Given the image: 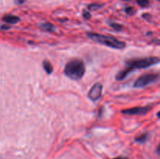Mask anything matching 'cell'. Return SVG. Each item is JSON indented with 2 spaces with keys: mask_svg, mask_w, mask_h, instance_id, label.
Instances as JSON below:
<instances>
[{
  "mask_svg": "<svg viewBox=\"0 0 160 159\" xmlns=\"http://www.w3.org/2000/svg\"><path fill=\"white\" fill-rule=\"evenodd\" d=\"M157 116L159 117V118H160V112H158V113H157Z\"/></svg>",
  "mask_w": 160,
  "mask_h": 159,
  "instance_id": "21",
  "label": "cell"
},
{
  "mask_svg": "<svg viewBox=\"0 0 160 159\" xmlns=\"http://www.w3.org/2000/svg\"><path fill=\"white\" fill-rule=\"evenodd\" d=\"M86 35L88 38L97 42V43L110 47V48H116V49H123L126 47L125 42L121 41L115 38V37H109V36L92 32L86 33Z\"/></svg>",
  "mask_w": 160,
  "mask_h": 159,
  "instance_id": "2",
  "label": "cell"
},
{
  "mask_svg": "<svg viewBox=\"0 0 160 159\" xmlns=\"http://www.w3.org/2000/svg\"><path fill=\"white\" fill-rule=\"evenodd\" d=\"M156 151H157L158 154H160V143L159 144V146L157 147V150H156Z\"/></svg>",
  "mask_w": 160,
  "mask_h": 159,
  "instance_id": "18",
  "label": "cell"
},
{
  "mask_svg": "<svg viewBox=\"0 0 160 159\" xmlns=\"http://www.w3.org/2000/svg\"><path fill=\"white\" fill-rule=\"evenodd\" d=\"M148 134L144 133V134H142L141 136H139V137H136L135 140L137 142H138V143H144V142H145L147 140H148Z\"/></svg>",
  "mask_w": 160,
  "mask_h": 159,
  "instance_id": "10",
  "label": "cell"
},
{
  "mask_svg": "<svg viewBox=\"0 0 160 159\" xmlns=\"http://www.w3.org/2000/svg\"><path fill=\"white\" fill-rule=\"evenodd\" d=\"M137 2L142 7H147V6H149L148 0H137Z\"/></svg>",
  "mask_w": 160,
  "mask_h": 159,
  "instance_id": "11",
  "label": "cell"
},
{
  "mask_svg": "<svg viewBox=\"0 0 160 159\" xmlns=\"http://www.w3.org/2000/svg\"><path fill=\"white\" fill-rule=\"evenodd\" d=\"M159 58L154 57V56L146 58H141V59H134L127 61L126 67L127 69H128V70L131 72L134 70L148 68V67L152 66V65L159 63Z\"/></svg>",
  "mask_w": 160,
  "mask_h": 159,
  "instance_id": "3",
  "label": "cell"
},
{
  "mask_svg": "<svg viewBox=\"0 0 160 159\" xmlns=\"http://www.w3.org/2000/svg\"><path fill=\"white\" fill-rule=\"evenodd\" d=\"M115 159H128V158H126V157H117V158H115Z\"/></svg>",
  "mask_w": 160,
  "mask_h": 159,
  "instance_id": "20",
  "label": "cell"
},
{
  "mask_svg": "<svg viewBox=\"0 0 160 159\" xmlns=\"http://www.w3.org/2000/svg\"><path fill=\"white\" fill-rule=\"evenodd\" d=\"M152 42L153 43L156 44V45H160V40H154V41H152Z\"/></svg>",
  "mask_w": 160,
  "mask_h": 159,
  "instance_id": "17",
  "label": "cell"
},
{
  "mask_svg": "<svg viewBox=\"0 0 160 159\" xmlns=\"http://www.w3.org/2000/svg\"><path fill=\"white\" fill-rule=\"evenodd\" d=\"M125 11H126L127 13L130 14V15H132V14H134V8L132 7H127L126 9H125Z\"/></svg>",
  "mask_w": 160,
  "mask_h": 159,
  "instance_id": "14",
  "label": "cell"
},
{
  "mask_svg": "<svg viewBox=\"0 0 160 159\" xmlns=\"http://www.w3.org/2000/svg\"><path fill=\"white\" fill-rule=\"evenodd\" d=\"M64 73L70 79L78 80L81 79L85 73V65L81 59H72L66 64Z\"/></svg>",
  "mask_w": 160,
  "mask_h": 159,
  "instance_id": "1",
  "label": "cell"
},
{
  "mask_svg": "<svg viewBox=\"0 0 160 159\" xmlns=\"http://www.w3.org/2000/svg\"><path fill=\"white\" fill-rule=\"evenodd\" d=\"M102 6L101 5H98V4H91L90 6H88V9H92V10H96V9H99L101 8Z\"/></svg>",
  "mask_w": 160,
  "mask_h": 159,
  "instance_id": "13",
  "label": "cell"
},
{
  "mask_svg": "<svg viewBox=\"0 0 160 159\" xmlns=\"http://www.w3.org/2000/svg\"><path fill=\"white\" fill-rule=\"evenodd\" d=\"M158 78H159V74L157 73H145L138 78L137 80L134 82V87L137 88L144 87L148 84L154 83Z\"/></svg>",
  "mask_w": 160,
  "mask_h": 159,
  "instance_id": "4",
  "label": "cell"
},
{
  "mask_svg": "<svg viewBox=\"0 0 160 159\" xmlns=\"http://www.w3.org/2000/svg\"><path fill=\"white\" fill-rule=\"evenodd\" d=\"M2 29H9V26H2Z\"/></svg>",
  "mask_w": 160,
  "mask_h": 159,
  "instance_id": "19",
  "label": "cell"
},
{
  "mask_svg": "<svg viewBox=\"0 0 160 159\" xmlns=\"http://www.w3.org/2000/svg\"><path fill=\"white\" fill-rule=\"evenodd\" d=\"M109 26H111L112 28H113L114 30H116V31H120V30L122 29V25L119 24V23H109Z\"/></svg>",
  "mask_w": 160,
  "mask_h": 159,
  "instance_id": "12",
  "label": "cell"
},
{
  "mask_svg": "<svg viewBox=\"0 0 160 159\" xmlns=\"http://www.w3.org/2000/svg\"><path fill=\"white\" fill-rule=\"evenodd\" d=\"M3 21H5L7 23H10V24H15V23H18L20 21V18L17 16L13 15H6L3 17L2 18Z\"/></svg>",
  "mask_w": 160,
  "mask_h": 159,
  "instance_id": "7",
  "label": "cell"
},
{
  "mask_svg": "<svg viewBox=\"0 0 160 159\" xmlns=\"http://www.w3.org/2000/svg\"><path fill=\"white\" fill-rule=\"evenodd\" d=\"M39 27L42 30V31H47V32H54L56 31V27L54 25H52L50 23H41L39 25Z\"/></svg>",
  "mask_w": 160,
  "mask_h": 159,
  "instance_id": "8",
  "label": "cell"
},
{
  "mask_svg": "<svg viewBox=\"0 0 160 159\" xmlns=\"http://www.w3.org/2000/svg\"><path fill=\"white\" fill-rule=\"evenodd\" d=\"M159 2H160V0H159Z\"/></svg>",
  "mask_w": 160,
  "mask_h": 159,
  "instance_id": "23",
  "label": "cell"
},
{
  "mask_svg": "<svg viewBox=\"0 0 160 159\" xmlns=\"http://www.w3.org/2000/svg\"><path fill=\"white\" fill-rule=\"evenodd\" d=\"M102 85L99 83H97L89 90L88 97L92 101H96L102 96Z\"/></svg>",
  "mask_w": 160,
  "mask_h": 159,
  "instance_id": "5",
  "label": "cell"
},
{
  "mask_svg": "<svg viewBox=\"0 0 160 159\" xmlns=\"http://www.w3.org/2000/svg\"><path fill=\"white\" fill-rule=\"evenodd\" d=\"M84 18L89 19L91 17V15H90V13H89L88 12H87V11H84Z\"/></svg>",
  "mask_w": 160,
  "mask_h": 159,
  "instance_id": "16",
  "label": "cell"
},
{
  "mask_svg": "<svg viewBox=\"0 0 160 159\" xmlns=\"http://www.w3.org/2000/svg\"><path fill=\"white\" fill-rule=\"evenodd\" d=\"M149 110L148 107H134L131 108L124 109L122 111V113L125 115H143V114L147 113Z\"/></svg>",
  "mask_w": 160,
  "mask_h": 159,
  "instance_id": "6",
  "label": "cell"
},
{
  "mask_svg": "<svg viewBox=\"0 0 160 159\" xmlns=\"http://www.w3.org/2000/svg\"><path fill=\"white\" fill-rule=\"evenodd\" d=\"M43 67L44 70H45V72H46L48 74H50V73H52L53 67L52 65V64L50 63V62H48V60H44Z\"/></svg>",
  "mask_w": 160,
  "mask_h": 159,
  "instance_id": "9",
  "label": "cell"
},
{
  "mask_svg": "<svg viewBox=\"0 0 160 159\" xmlns=\"http://www.w3.org/2000/svg\"><path fill=\"white\" fill-rule=\"evenodd\" d=\"M15 1V3L17 5H21L23 3H24L27 0H14Z\"/></svg>",
  "mask_w": 160,
  "mask_h": 159,
  "instance_id": "15",
  "label": "cell"
},
{
  "mask_svg": "<svg viewBox=\"0 0 160 159\" xmlns=\"http://www.w3.org/2000/svg\"><path fill=\"white\" fill-rule=\"evenodd\" d=\"M125 1H129V0H125Z\"/></svg>",
  "mask_w": 160,
  "mask_h": 159,
  "instance_id": "22",
  "label": "cell"
}]
</instances>
